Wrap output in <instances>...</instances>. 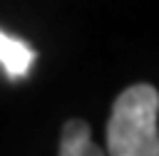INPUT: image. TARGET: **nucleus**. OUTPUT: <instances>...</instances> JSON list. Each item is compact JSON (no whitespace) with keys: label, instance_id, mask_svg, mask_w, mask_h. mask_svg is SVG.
<instances>
[{"label":"nucleus","instance_id":"1","mask_svg":"<svg viewBox=\"0 0 159 156\" xmlns=\"http://www.w3.org/2000/svg\"><path fill=\"white\" fill-rule=\"evenodd\" d=\"M159 94L152 84L127 87L112 106L107 121L109 156H159Z\"/></svg>","mask_w":159,"mask_h":156},{"label":"nucleus","instance_id":"2","mask_svg":"<svg viewBox=\"0 0 159 156\" xmlns=\"http://www.w3.org/2000/svg\"><path fill=\"white\" fill-rule=\"evenodd\" d=\"M35 64V50L22 42L20 37H12L0 30V67L10 79H22Z\"/></svg>","mask_w":159,"mask_h":156},{"label":"nucleus","instance_id":"3","mask_svg":"<svg viewBox=\"0 0 159 156\" xmlns=\"http://www.w3.org/2000/svg\"><path fill=\"white\" fill-rule=\"evenodd\" d=\"M57 156H104V151L92 141L89 124L82 119H70L62 126L60 154Z\"/></svg>","mask_w":159,"mask_h":156}]
</instances>
